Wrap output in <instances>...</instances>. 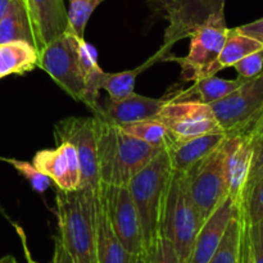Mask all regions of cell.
Masks as SVG:
<instances>
[{
	"instance_id": "cell-35",
	"label": "cell",
	"mask_w": 263,
	"mask_h": 263,
	"mask_svg": "<svg viewBox=\"0 0 263 263\" xmlns=\"http://www.w3.org/2000/svg\"><path fill=\"white\" fill-rule=\"evenodd\" d=\"M54 256H53V263H74L73 258L71 257V254L68 253V251L66 249V247L62 243L59 235L54 236Z\"/></svg>"
},
{
	"instance_id": "cell-21",
	"label": "cell",
	"mask_w": 263,
	"mask_h": 263,
	"mask_svg": "<svg viewBox=\"0 0 263 263\" xmlns=\"http://www.w3.org/2000/svg\"><path fill=\"white\" fill-rule=\"evenodd\" d=\"M25 41L39 50L26 0H12L0 20V44Z\"/></svg>"
},
{
	"instance_id": "cell-13",
	"label": "cell",
	"mask_w": 263,
	"mask_h": 263,
	"mask_svg": "<svg viewBox=\"0 0 263 263\" xmlns=\"http://www.w3.org/2000/svg\"><path fill=\"white\" fill-rule=\"evenodd\" d=\"M32 163L59 190L73 192L81 187V168L72 144L61 143L54 149H41L35 154Z\"/></svg>"
},
{
	"instance_id": "cell-27",
	"label": "cell",
	"mask_w": 263,
	"mask_h": 263,
	"mask_svg": "<svg viewBox=\"0 0 263 263\" xmlns=\"http://www.w3.org/2000/svg\"><path fill=\"white\" fill-rule=\"evenodd\" d=\"M100 3L102 0H69V8L67 10L68 30L84 39L87 22Z\"/></svg>"
},
{
	"instance_id": "cell-12",
	"label": "cell",
	"mask_w": 263,
	"mask_h": 263,
	"mask_svg": "<svg viewBox=\"0 0 263 263\" xmlns=\"http://www.w3.org/2000/svg\"><path fill=\"white\" fill-rule=\"evenodd\" d=\"M156 120L163 123L172 143L207 134L223 133L210 105L194 102H172L164 105Z\"/></svg>"
},
{
	"instance_id": "cell-33",
	"label": "cell",
	"mask_w": 263,
	"mask_h": 263,
	"mask_svg": "<svg viewBox=\"0 0 263 263\" xmlns=\"http://www.w3.org/2000/svg\"><path fill=\"white\" fill-rule=\"evenodd\" d=\"M249 236H251L253 263H263V220L254 225L249 223Z\"/></svg>"
},
{
	"instance_id": "cell-9",
	"label": "cell",
	"mask_w": 263,
	"mask_h": 263,
	"mask_svg": "<svg viewBox=\"0 0 263 263\" xmlns=\"http://www.w3.org/2000/svg\"><path fill=\"white\" fill-rule=\"evenodd\" d=\"M57 144L73 145L81 168V187L99 193L100 179L98 171V126L97 118L67 117L54 126ZM80 187V189H81Z\"/></svg>"
},
{
	"instance_id": "cell-11",
	"label": "cell",
	"mask_w": 263,
	"mask_h": 263,
	"mask_svg": "<svg viewBox=\"0 0 263 263\" xmlns=\"http://www.w3.org/2000/svg\"><path fill=\"white\" fill-rule=\"evenodd\" d=\"M99 200L116 236L126 251L136 256H143L144 239L140 218L128 187L100 182Z\"/></svg>"
},
{
	"instance_id": "cell-15",
	"label": "cell",
	"mask_w": 263,
	"mask_h": 263,
	"mask_svg": "<svg viewBox=\"0 0 263 263\" xmlns=\"http://www.w3.org/2000/svg\"><path fill=\"white\" fill-rule=\"evenodd\" d=\"M167 97L156 99L139 95L133 92L123 99L115 100L108 98L104 104L100 105L99 115L95 117L104 118L115 125H128V123L139 122L156 118L162 108L168 104Z\"/></svg>"
},
{
	"instance_id": "cell-3",
	"label": "cell",
	"mask_w": 263,
	"mask_h": 263,
	"mask_svg": "<svg viewBox=\"0 0 263 263\" xmlns=\"http://www.w3.org/2000/svg\"><path fill=\"white\" fill-rule=\"evenodd\" d=\"M174 170L167 151H162L127 185L135 203L144 239V252L159 235L164 203Z\"/></svg>"
},
{
	"instance_id": "cell-31",
	"label": "cell",
	"mask_w": 263,
	"mask_h": 263,
	"mask_svg": "<svg viewBox=\"0 0 263 263\" xmlns=\"http://www.w3.org/2000/svg\"><path fill=\"white\" fill-rule=\"evenodd\" d=\"M234 69L241 79H252L263 71V49L244 57L234 64Z\"/></svg>"
},
{
	"instance_id": "cell-41",
	"label": "cell",
	"mask_w": 263,
	"mask_h": 263,
	"mask_svg": "<svg viewBox=\"0 0 263 263\" xmlns=\"http://www.w3.org/2000/svg\"><path fill=\"white\" fill-rule=\"evenodd\" d=\"M102 2H104V0H102Z\"/></svg>"
},
{
	"instance_id": "cell-39",
	"label": "cell",
	"mask_w": 263,
	"mask_h": 263,
	"mask_svg": "<svg viewBox=\"0 0 263 263\" xmlns=\"http://www.w3.org/2000/svg\"><path fill=\"white\" fill-rule=\"evenodd\" d=\"M10 2H12V0H0V20H2V17L4 15V13L7 12L8 5L10 4Z\"/></svg>"
},
{
	"instance_id": "cell-25",
	"label": "cell",
	"mask_w": 263,
	"mask_h": 263,
	"mask_svg": "<svg viewBox=\"0 0 263 263\" xmlns=\"http://www.w3.org/2000/svg\"><path fill=\"white\" fill-rule=\"evenodd\" d=\"M241 228H243V205L238 207L235 215L229 222L217 251L208 263H239Z\"/></svg>"
},
{
	"instance_id": "cell-30",
	"label": "cell",
	"mask_w": 263,
	"mask_h": 263,
	"mask_svg": "<svg viewBox=\"0 0 263 263\" xmlns=\"http://www.w3.org/2000/svg\"><path fill=\"white\" fill-rule=\"evenodd\" d=\"M243 210L251 225L263 220V176L253 185L246 197Z\"/></svg>"
},
{
	"instance_id": "cell-16",
	"label": "cell",
	"mask_w": 263,
	"mask_h": 263,
	"mask_svg": "<svg viewBox=\"0 0 263 263\" xmlns=\"http://www.w3.org/2000/svg\"><path fill=\"white\" fill-rule=\"evenodd\" d=\"M238 205L230 197L213 211L212 215L204 221L198 233L194 247L187 263H208L222 240L229 222L235 215Z\"/></svg>"
},
{
	"instance_id": "cell-28",
	"label": "cell",
	"mask_w": 263,
	"mask_h": 263,
	"mask_svg": "<svg viewBox=\"0 0 263 263\" xmlns=\"http://www.w3.org/2000/svg\"><path fill=\"white\" fill-rule=\"evenodd\" d=\"M0 162H4V163L10 164L18 174L22 177H25L28 182H30L31 187L35 190L39 194H43L45 193V190H48L51 185V180L49 177H46L45 175L41 174L33 163H30L27 161H21L17 158H10V157H2L0 156Z\"/></svg>"
},
{
	"instance_id": "cell-34",
	"label": "cell",
	"mask_w": 263,
	"mask_h": 263,
	"mask_svg": "<svg viewBox=\"0 0 263 263\" xmlns=\"http://www.w3.org/2000/svg\"><path fill=\"white\" fill-rule=\"evenodd\" d=\"M239 263H253V253H252L251 236H249V222L243 210V228H241L240 253H239Z\"/></svg>"
},
{
	"instance_id": "cell-36",
	"label": "cell",
	"mask_w": 263,
	"mask_h": 263,
	"mask_svg": "<svg viewBox=\"0 0 263 263\" xmlns=\"http://www.w3.org/2000/svg\"><path fill=\"white\" fill-rule=\"evenodd\" d=\"M238 28L240 32L246 33V35L252 36V37L257 39L258 41H261L263 44V18H259V20L253 21L251 23H247V25L239 26Z\"/></svg>"
},
{
	"instance_id": "cell-7",
	"label": "cell",
	"mask_w": 263,
	"mask_h": 263,
	"mask_svg": "<svg viewBox=\"0 0 263 263\" xmlns=\"http://www.w3.org/2000/svg\"><path fill=\"white\" fill-rule=\"evenodd\" d=\"M79 39L67 28L39 51L37 67L72 99L84 103L85 80L79 57Z\"/></svg>"
},
{
	"instance_id": "cell-26",
	"label": "cell",
	"mask_w": 263,
	"mask_h": 263,
	"mask_svg": "<svg viewBox=\"0 0 263 263\" xmlns=\"http://www.w3.org/2000/svg\"><path fill=\"white\" fill-rule=\"evenodd\" d=\"M120 128L133 138L139 139L149 145L168 149L172 144V139L167 128L156 118L121 125Z\"/></svg>"
},
{
	"instance_id": "cell-8",
	"label": "cell",
	"mask_w": 263,
	"mask_h": 263,
	"mask_svg": "<svg viewBox=\"0 0 263 263\" xmlns=\"http://www.w3.org/2000/svg\"><path fill=\"white\" fill-rule=\"evenodd\" d=\"M226 154L225 139L213 153L185 174L187 190L203 222L229 197Z\"/></svg>"
},
{
	"instance_id": "cell-14",
	"label": "cell",
	"mask_w": 263,
	"mask_h": 263,
	"mask_svg": "<svg viewBox=\"0 0 263 263\" xmlns=\"http://www.w3.org/2000/svg\"><path fill=\"white\" fill-rule=\"evenodd\" d=\"M226 172H228L229 197L238 207L244 204V190L248 181L253 158L254 138L251 134L226 136Z\"/></svg>"
},
{
	"instance_id": "cell-5",
	"label": "cell",
	"mask_w": 263,
	"mask_h": 263,
	"mask_svg": "<svg viewBox=\"0 0 263 263\" xmlns=\"http://www.w3.org/2000/svg\"><path fill=\"white\" fill-rule=\"evenodd\" d=\"M228 32L225 13L212 15L189 36L190 44L186 55L176 57L167 54L163 59L176 62L181 67V76L185 81H197L204 77L215 76L218 72L217 59L228 37Z\"/></svg>"
},
{
	"instance_id": "cell-40",
	"label": "cell",
	"mask_w": 263,
	"mask_h": 263,
	"mask_svg": "<svg viewBox=\"0 0 263 263\" xmlns=\"http://www.w3.org/2000/svg\"><path fill=\"white\" fill-rule=\"evenodd\" d=\"M0 263H18L13 256H5L0 258Z\"/></svg>"
},
{
	"instance_id": "cell-10",
	"label": "cell",
	"mask_w": 263,
	"mask_h": 263,
	"mask_svg": "<svg viewBox=\"0 0 263 263\" xmlns=\"http://www.w3.org/2000/svg\"><path fill=\"white\" fill-rule=\"evenodd\" d=\"M158 2L166 12L168 26L164 32L163 45L156 54L162 61L170 49L192 35L193 31L207 22L212 15L225 13L226 0H151Z\"/></svg>"
},
{
	"instance_id": "cell-24",
	"label": "cell",
	"mask_w": 263,
	"mask_h": 263,
	"mask_svg": "<svg viewBox=\"0 0 263 263\" xmlns=\"http://www.w3.org/2000/svg\"><path fill=\"white\" fill-rule=\"evenodd\" d=\"M157 59H158L157 55H154L153 58H151L138 68L117 72V73H109V72L103 71L99 80L100 90H105L110 99L115 100H120L128 97L133 92H135V82L138 74L141 73L145 68H148L151 64H153Z\"/></svg>"
},
{
	"instance_id": "cell-38",
	"label": "cell",
	"mask_w": 263,
	"mask_h": 263,
	"mask_svg": "<svg viewBox=\"0 0 263 263\" xmlns=\"http://www.w3.org/2000/svg\"><path fill=\"white\" fill-rule=\"evenodd\" d=\"M251 135L253 136L254 139L261 138V136H263V116L261 117V120L257 122V125L254 126V128H253V131L251 133Z\"/></svg>"
},
{
	"instance_id": "cell-20",
	"label": "cell",
	"mask_w": 263,
	"mask_h": 263,
	"mask_svg": "<svg viewBox=\"0 0 263 263\" xmlns=\"http://www.w3.org/2000/svg\"><path fill=\"white\" fill-rule=\"evenodd\" d=\"M246 79L238 77L236 80H226L221 77L210 76L194 81L192 87L180 91L170 92L167 94V99L172 102H194L200 104H212V103L221 100L228 97L230 92L238 89Z\"/></svg>"
},
{
	"instance_id": "cell-37",
	"label": "cell",
	"mask_w": 263,
	"mask_h": 263,
	"mask_svg": "<svg viewBox=\"0 0 263 263\" xmlns=\"http://www.w3.org/2000/svg\"><path fill=\"white\" fill-rule=\"evenodd\" d=\"M13 226H14L15 231H17L18 236H20V239H21V243H22V248H23V252H25V257H26V259H27V263H39V262L33 261V258H32V257H31L30 251H28L27 239H26L25 231L22 230V228H21V226L15 225V223H13Z\"/></svg>"
},
{
	"instance_id": "cell-22",
	"label": "cell",
	"mask_w": 263,
	"mask_h": 263,
	"mask_svg": "<svg viewBox=\"0 0 263 263\" xmlns=\"http://www.w3.org/2000/svg\"><path fill=\"white\" fill-rule=\"evenodd\" d=\"M39 50L25 41L0 44V80L9 74H25L37 67Z\"/></svg>"
},
{
	"instance_id": "cell-6",
	"label": "cell",
	"mask_w": 263,
	"mask_h": 263,
	"mask_svg": "<svg viewBox=\"0 0 263 263\" xmlns=\"http://www.w3.org/2000/svg\"><path fill=\"white\" fill-rule=\"evenodd\" d=\"M210 107L226 136L251 134L263 116V71Z\"/></svg>"
},
{
	"instance_id": "cell-2",
	"label": "cell",
	"mask_w": 263,
	"mask_h": 263,
	"mask_svg": "<svg viewBox=\"0 0 263 263\" xmlns=\"http://www.w3.org/2000/svg\"><path fill=\"white\" fill-rule=\"evenodd\" d=\"M98 194L82 187L73 192L58 189L55 193L59 238L74 263H97L95 207Z\"/></svg>"
},
{
	"instance_id": "cell-4",
	"label": "cell",
	"mask_w": 263,
	"mask_h": 263,
	"mask_svg": "<svg viewBox=\"0 0 263 263\" xmlns=\"http://www.w3.org/2000/svg\"><path fill=\"white\" fill-rule=\"evenodd\" d=\"M203 220L193 202L181 172H174L164 203L161 235L174 244L181 263H187Z\"/></svg>"
},
{
	"instance_id": "cell-17",
	"label": "cell",
	"mask_w": 263,
	"mask_h": 263,
	"mask_svg": "<svg viewBox=\"0 0 263 263\" xmlns=\"http://www.w3.org/2000/svg\"><path fill=\"white\" fill-rule=\"evenodd\" d=\"M39 44V51L68 28L63 0H26Z\"/></svg>"
},
{
	"instance_id": "cell-1",
	"label": "cell",
	"mask_w": 263,
	"mask_h": 263,
	"mask_svg": "<svg viewBox=\"0 0 263 263\" xmlns=\"http://www.w3.org/2000/svg\"><path fill=\"white\" fill-rule=\"evenodd\" d=\"M95 118L98 126V171L103 184L127 186L140 170L164 151L133 138L121 130L120 126L104 118Z\"/></svg>"
},
{
	"instance_id": "cell-19",
	"label": "cell",
	"mask_w": 263,
	"mask_h": 263,
	"mask_svg": "<svg viewBox=\"0 0 263 263\" xmlns=\"http://www.w3.org/2000/svg\"><path fill=\"white\" fill-rule=\"evenodd\" d=\"M225 139V134L217 133L197 136L180 143H172L166 151L174 172L186 174L195 164L213 153Z\"/></svg>"
},
{
	"instance_id": "cell-32",
	"label": "cell",
	"mask_w": 263,
	"mask_h": 263,
	"mask_svg": "<svg viewBox=\"0 0 263 263\" xmlns=\"http://www.w3.org/2000/svg\"><path fill=\"white\" fill-rule=\"evenodd\" d=\"M263 176V136L254 139L253 158H252L251 171H249L248 181H247L246 190H244V200L253 185Z\"/></svg>"
},
{
	"instance_id": "cell-29",
	"label": "cell",
	"mask_w": 263,
	"mask_h": 263,
	"mask_svg": "<svg viewBox=\"0 0 263 263\" xmlns=\"http://www.w3.org/2000/svg\"><path fill=\"white\" fill-rule=\"evenodd\" d=\"M144 263H181L174 244L159 234L143 254Z\"/></svg>"
},
{
	"instance_id": "cell-23",
	"label": "cell",
	"mask_w": 263,
	"mask_h": 263,
	"mask_svg": "<svg viewBox=\"0 0 263 263\" xmlns=\"http://www.w3.org/2000/svg\"><path fill=\"white\" fill-rule=\"evenodd\" d=\"M263 49V44L252 36L240 32L238 28H229L223 48L217 59L218 72L226 67H233L244 57Z\"/></svg>"
},
{
	"instance_id": "cell-18",
	"label": "cell",
	"mask_w": 263,
	"mask_h": 263,
	"mask_svg": "<svg viewBox=\"0 0 263 263\" xmlns=\"http://www.w3.org/2000/svg\"><path fill=\"white\" fill-rule=\"evenodd\" d=\"M95 253L97 263H144L143 256L130 253L121 244L99 200L95 207Z\"/></svg>"
}]
</instances>
